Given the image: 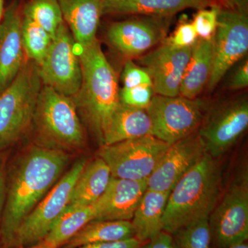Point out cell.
<instances>
[{
  "mask_svg": "<svg viewBox=\"0 0 248 248\" xmlns=\"http://www.w3.org/2000/svg\"><path fill=\"white\" fill-rule=\"evenodd\" d=\"M68 161L66 152L32 146L6 170L0 231L2 248H12L21 223L53 187Z\"/></svg>",
  "mask_w": 248,
  "mask_h": 248,
  "instance_id": "6da1fadb",
  "label": "cell"
},
{
  "mask_svg": "<svg viewBox=\"0 0 248 248\" xmlns=\"http://www.w3.org/2000/svg\"><path fill=\"white\" fill-rule=\"evenodd\" d=\"M206 153L197 132L170 145L148 179V189L170 192L187 171Z\"/></svg>",
  "mask_w": 248,
  "mask_h": 248,
  "instance_id": "5bb4252c",
  "label": "cell"
},
{
  "mask_svg": "<svg viewBox=\"0 0 248 248\" xmlns=\"http://www.w3.org/2000/svg\"><path fill=\"white\" fill-rule=\"evenodd\" d=\"M248 86V61L245 60L236 68L229 82V89L241 90L246 89Z\"/></svg>",
  "mask_w": 248,
  "mask_h": 248,
  "instance_id": "d6a6232c",
  "label": "cell"
},
{
  "mask_svg": "<svg viewBox=\"0 0 248 248\" xmlns=\"http://www.w3.org/2000/svg\"><path fill=\"white\" fill-rule=\"evenodd\" d=\"M219 9L216 6L198 10L194 17V27L198 38L211 40L216 32Z\"/></svg>",
  "mask_w": 248,
  "mask_h": 248,
  "instance_id": "f1b7e54d",
  "label": "cell"
},
{
  "mask_svg": "<svg viewBox=\"0 0 248 248\" xmlns=\"http://www.w3.org/2000/svg\"><path fill=\"white\" fill-rule=\"evenodd\" d=\"M154 90L152 86H140L120 91V102L129 107L146 109L149 106Z\"/></svg>",
  "mask_w": 248,
  "mask_h": 248,
  "instance_id": "f546056e",
  "label": "cell"
},
{
  "mask_svg": "<svg viewBox=\"0 0 248 248\" xmlns=\"http://www.w3.org/2000/svg\"><path fill=\"white\" fill-rule=\"evenodd\" d=\"M161 17L129 19L111 24L107 30L109 43L124 57H140L164 40L166 25Z\"/></svg>",
  "mask_w": 248,
  "mask_h": 248,
  "instance_id": "9a60e30c",
  "label": "cell"
},
{
  "mask_svg": "<svg viewBox=\"0 0 248 248\" xmlns=\"http://www.w3.org/2000/svg\"><path fill=\"white\" fill-rule=\"evenodd\" d=\"M22 16L45 29L53 40L65 22L57 0H29L23 8Z\"/></svg>",
  "mask_w": 248,
  "mask_h": 248,
  "instance_id": "484cf974",
  "label": "cell"
},
{
  "mask_svg": "<svg viewBox=\"0 0 248 248\" xmlns=\"http://www.w3.org/2000/svg\"><path fill=\"white\" fill-rule=\"evenodd\" d=\"M170 192L147 189L135 210L131 223L135 236L146 243L163 231V217Z\"/></svg>",
  "mask_w": 248,
  "mask_h": 248,
  "instance_id": "7402d4cb",
  "label": "cell"
},
{
  "mask_svg": "<svg viewBox=\"0 0 248 248\" xmlns=\"http://www.w3.org/2000/svg\"><path fill=\"white\" fill-rule=\"evenodd\" d=\"M134 237L135 232L130 221H93L81 228L63 246L64 248H76Z\"/></svg>",
  "mask_w": 248,
  "mask_h": 248,
  "instance_id": "cb8c5ba5",
  "label": "cell"
},
{
  "mask_svg": "<svg viewBox=\"0 0 248 248\" xmlns=\"http://www.w3.org/2000/svg\"><path fill=\"white\" fill-rule=\"evenodd\" d=\"M148 135H152V124L146 110L120 102L104 133L102 146Z\"/></svg>",
  "mask_w": 248,
  "mask_h": 248,
  "instance_id": "ffe728a7",
  "label": "cell"
},
{
  "mask_svg": "<svg viewBox=\"0 0 248 248\" xmlns=\"http://www.w3.org/2000/svg\"><path fill=\"white\" fill-rule=\"evenodd\" d=\"M19 248H49L45 246V244H42V242L38 243V244L32 245V246H27V247H23Z\"/></svg>",
  "mask_w": 248,
  "mask_h": 248,
  "instance_id": "74e56055",
  "label": "cell"
},
{
  "mask_svg": "<svg viewBox=\"0 0 248 248\" xmlns=\"http://www.w3.org/2000/svg\"><path fill=\"white\" fill-rule=\"evenodd\" d=\"M213 41V61L208 83L212 92L236 62L248 51L247 13L220 9Z\"/></svg>",
  "mask_w": 248,
  "mask_h": 248,
  "instance_id": "7c38bea8",
  "label": "cell"
},
{
  "mask_svg": "<svg viewBox=\"0 0 248 248\" xmlns=\"http://www.w3.org/2000/svg\"><path fill=\"white\" fill-rule=\"evenodd\" d=\"M111 177L110 170L102 158L87 163L77 179L68 205H93L105 192Z\"/></svg>",
  "mask_w": 248,
  "mask_h": 248,
  "instance_id": "603a6c76",
  "label": "cell"
},
{
  "mask_svg": "<svg viewBox=\"0 0 248 248\" xmlns=\"http://www.w3.org/2000/svg\"><path fill=\"white\" fill-rule=\"evenodd\" d=\"M192 47L178 48L167 42L138 62L151 77L155 93L166 97H177L184 71L192 54Z\"/></svg>",
  "mask_w": 248,
  "mask_h": 248,
  "instance_id": "4fadbf2b",
  "label": "cell"
},
{
  "mask_svg": "<svg viewBox=\"0 0 248 248\" xmlns=\"http://www.w3.org/2000/svg\"><path fill=\"white\" fill-rule=\"evenodd\" d=\"M208 218L196 220L171 234L173 248H213Z\"/></svg>",
  "mask_w": 248,
  "mask_h": 248,
  "instance_id": "83f0119b",
  "label": "cell"
},
{
  "mask_svg": "<svg viewBox=\"0 0 248 248\" xmlns=\"http://www.w3.org/2000/svg\"><path fill=\"white\" fill-rule=\"evenodd\" d=\"M213 6L228 11L247 13L248 0H210Z\"/></svg>",
  "mask_w": 248,
  "mask_h": 248,
  "instance_id": "e575fe53",
  "label": "cell"
},
{
  "mask_svg": "<svg viewBox=\"0 0 248 248\" xmlns=\"http://www.w3.org/2000/svg\"><path fill=\"white\" fill-rule=\"evenodd\" d=\"M147 189L148 179L111 177L105 192L92 205L95 213L93 221H131Z\"/></svg>",
  "mask_w": 248,
  "mask_h": 248,
  "instance_id": "e0dca14e",
  "label": "cell"
},
{
  "mask_svg": "<svg viewBox=\"0 0 248 248\" xmlns=\"http://www.w3.org/2000/svg\"><path fill=\"white\" fill-rule=\"evenodd\" d=\"M42 85L38 66L28 60L0 93V151L14 144L32 124Z\"/></svg>",
  "mask_w": 248,
  "mask_h": 248,
  "instance_id": "277c9868",
  "label": "cell"
},
{
  "mask_svg": "<svg viewBox=\"0 0 248 248\" xmlns=\"http://www.w3.org/2000/svg\"><path fill=\"white\" fill-rule=\"evenodd\" d=\"M169 144L153 135L101 146L99 156L110 170L111 176L140 181L148 179Z\"/></svg>",
  "mask_w": 248,
  "mask_h": 248,
  "instance_id": "ba28073f",
  "label": "cell"
},
{
  "mask_svg": "<svg viewBox=\"0 0 248 248\" xmlns=\"http://www.w3.org/2000/svg\"><path fill=\"white\" fill-rule=\"evenodd\" d=\"M22 17L20 3L15 0L5 9L0 22V93L12 83L25 62Z\"/></svg>",
  "mask_w": 248,
  "mask_h": 248,
  "instance_id": "2e32d148",
  "label": "cell"
},
{
  "mask_svg": "<svg viewBox=\"0 0 248 248\" xmlns=\"http://www.w3.org/2000/svg\"><path fill=\"white\" fill-rule=\"evenodd\" d=\"M143 243L137 238L114 241V242L98 243L86 245L76 248H140Z\"/></svg>",
  "mask_w": 248,
  "mask_h": 248,
  "instance_id": "836d02e7",
  "label": "cell"
},
{
  "mask_svg": "<svg viewBox=\"0 0 248 248\" xmlns=\"http://www.w3.org/2000/svg\"><path fill=\"white\" fill-rule=\"evenodd\" d=\"M79 50L82 81L72 99L102 146L111 117L120 104L118 81L99 41Z\"/></svg>",
  "mask_w": 248,
  "mask_h": 248,
  "instance_id": "7a4b0ae2",
  "label": "cell"
},
{
  "mask_svg": "<svg viewBox=\"0 0 248 248\" xmlns=\"http://www.w3.org/2000/svg\"><path fill=\"white\" fill-rule=\"evenodd\" d=\"M208 104L203 99L182 96H153L146 109L151 119L152 135L171 145L197 132Z\"/></svg>",
  "mask_w": 248,
  "mask_h": 248,
  "instance_id": "8992f818",
  "label": "cell"
},
{
  "mask_svg": "<svg viewBox=\"0 0 248 248\" xmlns=\"http://www.w3.org/2000/svg\"><path fill=\"white\" fill-rule=\"evenodd\" d=\"M140 248H173L172 236L170 233L161 231L153 239L143 243Z\"/></svg>",
  "mask_w": 248,
  "mask_h": 248,
  "instance_id": "d590c367",
  "label": "cell"
},
{
  "mask_svg": "<svg viewBox=\"0 0 248 248\" xmlns=\"http://www.w3.org/2000/svg\"><path fill=\"white\" fill-rule=\"evenodd\" d=\"M212 248H230L248 239L247 173L234 179L208 218Z\"/></svg>",
  "mask_w": 248,
  "mask_h": 248,
  "instance_id": "9c48e42d",
  "label": "cell"
},
{
  "mask_svg": "<svg viewBox=\"0 0 248 248\" xmlns=\"http://www.w3.org/2000/svg\"><path fill=\"white\" fill-rule=\"evenodd\" d=\"M77 110L71 97L42 86L32 123L43 146L64 152L84 146V130Z\"/></svg>",
  "mask_w": 248,
  "mask_h": 248,
  "instance_id": "5b68a950",
  "label": "cell"
},
{
  "mask_svg": "<svg viewBox=\"0 0 248 248\" xmlns=\"http://www.w3.org/2000/svg\"><path fill=\"white\" fill-rule=\"evenodd\" d=\"M212 6L210 0H102V16L168 17L186 9L200 10Z\"/></svg>",
  "mask_w": 248,
  "mask_h": 248,
  "instance_id": "d6986e66",
  "label": "cell"
},
{
  "mask_svg": "<svg viewBox=\"0 0 248 248\" xmlns=\"http://www.w3.org/2000/svg\"><path fill=\"white\" fill-rule=\"evenodd\" d=\"M230 248H248V245L247 242H244L242 244L236 245V246H232Z\"/></svg>",
  "mask_w": 248,
  "mask_h": 248,
  "instance_id": "ab89813d",
  "label": "cell"
},
{
  "mask_svg": "<svg viewBox=\"0 0 248 248\" xmlns=\"http://www.w3.org/2000/svg\"><path fill=\"white\" fill-rule=\"evenodd\" d=\"M197 40L198 35L193 23L184 22L178 26L172 37L166 42L178 48H185L192 47Z\"/></svg>",
  "mask_w": 248,
  "mask_h": 248,
  "instance_id": "1f68e13d",
  "label": "cell"
},
{
  "mask_svg": "<svg viewBox=\"0 0 248 248\" xmlns=\"http://www.w3.org/2000/svg\"><path fill=\"white\" fill-rule=\"evenodd\" d=\"M213 61V41L198 38L192 46V54L179 88V95L196 99L208 84Z\"/></svg>",
  "mask_w": 248,
  "mask_h": 248,
  "instance_id": "44dd1931",
  "label": "cell"
},
{
  "mask_svg": "<svg viewBox=\"0 0 248 248\" xmlns=\"http://www.w3.org/2000/svg\"><path fill=\"white\" fill-rule=\"evenodd\" d=\"M76 45L71 31L63 22L57 31L46 57L38 66L43 86L71 98L79 91L82 81Z\"/></svg>",
  "mask_w": 248,
  "mask_h": 248,
  "instance_id": "8fae6325",
  "label": "cell"
},
{
  "mask_svg": "<svg viewBox=\"0 0 248 248\" xmlns=\"http://www.w3.org/2000/svg\"><path fill=\"white\" fill-rule=\"evenodd\" d=\"M6 158L0 153V231H1V217L4 210L5 200V185H6ZM0 248L1 247L0 236Z\"/></svg>",
  "mask_w": 248,
  "mask_h": 248,
  "instance_id": "8d00e7d4",
  "label": "cell"
},
{
  "mask_svg": "<svg viewBox=\"0 0 248 248\" xmlns=\"http://www.w3.org/2000/svg\"><path fill=\"white\" fill-rule=\"evenodd\" d=\"M86 164V158L78 159L24 218L15 236L12 248L32 246L45 239L69 203L73 187Z\"/></svg>",
  "mask_w": 248,
  "mask_h": 248,
  "instance_id": "52a82bcc",
  "label": "cell"
},
{
  "mask_svg": "<svg viewBox=\"0 0 248 248\" xmlns=\"http://www.w3.org/2000/svg\"><path fill=\"white\" fill-rule=\"evenodd\" d=\"M248 126V99L238 98L208 107L197 133L206 153L217 159L228 151Z\"/></svg>",
  "mask_w": 248,
  "mask_h": 248,
  "instance_id": "30bf717a",
  "label": "cell"
},
{
  "mask_svg": "<svg viewBox=\"0 0 248 248\" xmlns=\"http://www.w3.org/2000/svg\"><path fill=\"white\" fill-rule=\"evenodd\" d=\"M22 40L28 59L40 66L51 46V36L30 19L23 16Z\"/></svg>",
  "mask_w": 248,
  "mask_h": 248,
  "instance_id": "4316f807",
  "label": "cell"
},
{
  "mask_svg": "<svg viewBox=\"0 0 248 248\" xmlns=\"http://www.w3.org/2000/svg\"><path fill=\"white\" fill-rule=\"evenodd\" d=\"M124 89L140 86H152L151 77L143 68L137 66L131 60L125 62L122 76Z\"/></svg>",
  "mask_w": 248,
  "mask_h": 248,
  "instance_id": "4dcf8cb0",
  "label": "cell"
},
{
  "mask_svg": "<svg viewBox=\"0 0 248 248\" xmlns=\"http://www.w3.org/2000/svg\"><path fill=\"white\" fill-rule=\"evenodd\" d=\"M221 171L216 158L205 153L170 192L163 217V231L179 228L210 216L221 195Z\"/></svg>",
  "mask_w": 248,
  "mask_h": 248,
  "instance_id": "3957f363",
  "label": "cell"
},
{
  "mask_svg": "<svg viewBox=\"0 0 248 248\" xmlns=\"http://www.w3.org/2000/svg\"><path fill=\"white\" fill-rule=\"evenodd\" d=\"M4 0H0V22L4 16Z\"/></svg>",
  "mask_w": 248,
  "mask_h": 248,
  "instance_id": "f35d334b",
  "label": "cell"
},
{
  "mask_svg": "<svg viewBox=\"0 0 248 248\" xmlns=\"http://www.w3.org/2000/svg\"><path fill=\"white\" fill-rule=\"evenodd\" d=\"M63 20L79 48L97 40L102 17V0H57Z\"/></svg>",
  "mask_w": 248,
  "mask_h": 248,
  "instance_id": "ac0fdd59",
  "label": "cell"
},
{
  "mask_svg": "<svg viewBox=\"0 0 248 248\" xmlns=\"http://www.w3.org/2000/svg\"><path fill=\"white\" fill-rule=\"evenodd\" d=\"M95 213L92 205L88 206L67 205L41 242L49 248H61L81 228L93 221Z\"/></svg>",
  "mask_w": 248,
  "mask_h": 248,
  "instance_id": "d4e9b609",
  "label": "cell"
}]
</instances>
